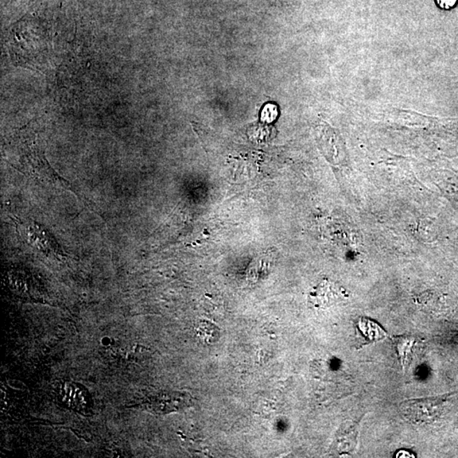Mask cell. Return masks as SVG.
Returning <instances> with one entry per match:
<instances>
[{
  "instance_id": "8992f818",
  "label": "cell",
  "mask_w": 458,
  "mask_h": 458,
  "mask_svg": "<svg viewBox=\"0 0 458 458\" xmlns=\"http://www.w3.org/2000/svg\"><path fill=\"white\" fill-rule=\"evenodd\" d=\"M331 287L327 285H322L319 289L317 290V294H316L315 300L316 305L317 306H324L326 304L329 303L333 300V294L331 292Z\"/></svg>"
},
{
  "instance_id": "5b68a950",
  "label": "cell",
  "mask_w": 458,
  "mask_h": 458,
  "mask_svg": "<svg viewBox=\"0 0 458 458\" xmlns=\"http://www.w3.org/2000/svg\"><path fill=\"white\" fill-rule=\"evenodd\" d=\"M392 340H393L395 350H397L400 363L403 370H405L413 357L417 339L410 335H398L392 338Z\"/></svg>"
},
{
  "instance_id": "6da1fadb",
  "label": "cell",
  "mask_w": 458,
  "mask_h": 458,
  "mask_svg": "<svg viewBox=\"0 0 458 458\" xmlns=\"http://www.w3.org/2000/svg\"><path fill=\"white\" fill-rule=\"evenodd\" d=\"M449 395L444 397L414 399L403 402L401 411L414 424H429L441 416Z\"/></svg>"
},
{
  "instance_id": "3957f363",
  "label": "cell",
  "mask_w": 458,
  "mask_h": 458,
  "mask_svg": "<svg viewBox=\"0 0 458 458\" xmlns=\"http://www.w3.org/2000/svg\"><path fill=\"white\" fill-rule=\"evenodd\" d=\"M59 397L64 404L71 409L81 411L86 409L90 398L83 386L73 383H64L59 388Z\"/></svg>"
},
{
  "instance_id": "7a4b0ae2",
  "label": "cell",
  "mask_w": 458,
  "mask_h": 458,
  "mask_svg": "<svg viewBox=\"0 0 458 458\" xmlns=\"http://www.w3.org/2000/svg\"><path fill=\"white\" fill-rule=\"evenodd\" d=\"M191 399L187 394L177 393H162L155 395L150 401V409L157 413H172L184 409L189 405Z\"/></svg>"
},
{
  "instance_id": "52a82bcc",
  "label": "cell",
  "mask_w": 458,
  "mask_h": 458,
  "mask_svg": "<svg viewBox=\"0 0 458 458\" xmlns=\"http://www.w3.org/2000/svg\"><path fill=\"white\" fill-rule=\"evenodd\" d=\"M277 116V108L274 104H269L264 109L262 118L264 121L271 122L274 121Z\"/></svg>"
},
{
  "instance_id": "ba28073f",
  "label": "cell",
  "mask_w": 458,
  "mask_h": 458,
  "mask_svg": "<svg viewBox=\"0 0 458 458\" xmlns=\"http://www.w3.org/2000/svg\"><path fill=\"white\" fill-rule=\"evenodd\" d=\"M439 6L442 9L449 10L455 6L457 0H436Z\"/></svg>"
},
{
  "instance_id": "277c9868",
  "label": "cell",
  "mask_w": 458,
  "mask_h": 458,
  "mask_svg": "<svg viewBox=\"0 0 458 458\" xmlns=\"http://www.w3.org/2000/svg\"><path fill=\"white\" fill-rule=\"evenodd\" d=\"M357 333L363 338L364 344H371L382 340L386 337V333L374 321L370 318H360L356 322Z\"/></svg>"
}]
</instances>
